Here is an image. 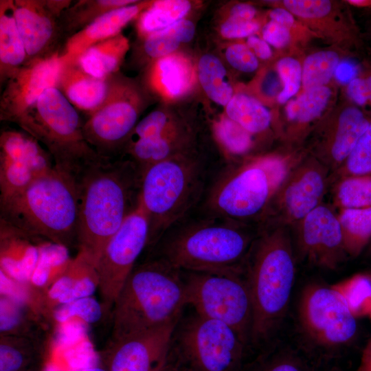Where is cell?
<instances>
[{
	"instance_id": "19",
	"label": "cell",
	"mask_w": 371,
	"mask_h": 371,
	"mask_svg": "<svg viewBox=\"0 0 371 371\" xmlns=\"http://www.w3.org/2000/svg\"><path fill=\"white\" fill-rule=\"evenodd\" d=\"M293 227L298 252L309 263L335 269L348 257L332 207L322 203Z\"/></svg>"
},
{
	"instance_id": "7",
	"label": "cell",
	"mask_w": 371,
	"mask_h": 371,
	"mask_svg": "<svg viewBox=\"0 0 371 371\" xmlns=\"http://www.w3.org/2000/svg\"><path fill=\"white\" fill-rule=\"evenodd\" d=\"M205 176V164L196 150L157 162L143 172L139 205L148 220V248L199 201Z\"/></svg>"
},
{
	"instance_id": "16",
	"label": "cell",
	"mask_w": 371,
	"mask_h": 371,
	"mask_svg": "<svg viewBox=\"0 0 371 371\" xmlns=\"http://www.w3.org/2000/svg\"><path fill=\"white\" fill-rule=\"evenodd\" d=\"M54 168L52 156L24 131L2 130L0 135V201L19 192Z\"/></svg>"
},
{
	"instance_id": "4",
	"label": "cell",
	"mask_w": 371,
	"mask_h": 371,
	"mask_svg": "<svg viewBox=\"0 0 371 371\" xmlns=\"http://www.w3.org/2000/svg\"><path fill=\"white\" fill-rule=\"evenodd\" d=\"M186 305L183 271L151 256L135 266L117 296L111 339L179 321Z\"/></svg>"
},
{
	"instance_id": "26",
	"label": "cell",
	"mask_w": 371,
	"mask_h": 371,
	"mask_svg": "<svg viewBox=\"0 0 371 371\" xmlns=\"http://www.w3.org/2000/svg\"><path fill=\"white\" fill-rule=\"evenodd\" d=\"M109 78L92 76L83 71L77 63H65L56 87L76 109L89 115L106 98Z\"/></svg>"
},
{
	"instance_id": "31",
	"label": "cell",
	"mask_w": 371,
	"mask_h": 371,
	"mask_svg": "<svg viewBox=\"0 0 371 371\" xmlns=\"http://www.w3.org/2000/svg\"><path fill=\"white\" fill-rule=\"evenodd\" d=\"M196 75L208 98L225 107L235 93L221 59L212 54H203L197 62Z\"/></svg>"
},
{
	"instance_id": "40",
	"label": "cell",
	"mask_w": 371,
	"mask_h": 371,
	"mask_svg": "<svg viewBox=\"0 0 371 371\" xmlns=\"http://www.w3.org/2000/svg\"><path fill=\"white\" fill-rule=\"evenodd\" d=\"M345 299L358 318L371 311V273H359L333 286Z\"/></svg>"
},
{
	"instance_id": "23",
	"label": "cell",
	"mask_w": 371,
	"mask_h": 371,
	"mask_svg": "<svg viewBox=\"0 0 371 371\" xmlns=\"http://www.w3.org/2000/svg\"><path fill=\"white\" fill-rule=\"evenodd\" d=\"M151 1L137 2L113 10L66 40L61 53L66 63L76 62L90 47L120 33L130 21L137 18Z\"/></svg>"
},
{
	"instance_id": "21",
	"label": "cell",
	"mask_w": 371,
	"mask_h": 371,
	"mask_svg": "<svg viewBox=\"0 0 371 371\" xmlns=\"http://www.w3.org/2000/svg\"><path fill=\"white\" fill-rule=\"evenodd\" d=\"M281 7L315 36L340 45L341 48H357L360 44L359 30L340 3L329 0H284Z\"/></svg>"
},
{
	"instance_id": "57",
	"label": "cell",
	"mask_w": 371,
	"mask_h": 371,
	"mask_svg": "<svg viewBox=\"0 0 371 371\" xmlns=\"http://www.w3.org/2000/svg\"><path fill=\"white\" fill-rule=\"evenodd\" d=\"M365 251H366V256L371 258V241Z\"/></svg>"
},
{
	"instance_id": "37",
	"label": "cell",
	"mask_w": 371,
	"mask_h": 371,
	"mask_svg": "<svg viewBox=\"0 0 371 371\" xmlns=\"http://www.w3.org/2000/svg\"><path fill=\"white\" fill-rule=\"evenodd\" d=\"M341 56L335 49L308 54L302 64L303 91L327 86L339 66Z\"/></svg>"
},
{
	"instance_id": "12",
	"label": "cell",
	"mask_w": 371,
	"mask_h": 371,
	"mask_svg": "<svg viewBox=\"0 0 371 371\" xmlns=\"http://www.w3.org/2000/svg\"><path fill=\"white\" fill-rule=\"evenodd\" d=\"M172 339L190 371H240L247 347L230 326L196 313Z\"/></svg>"
},
{
	"instance_id": "52",
	"label": "cell",
	"mask_w": 371,
	"mask_h": 371,
	"mask_svg": "<svg viewBox=\"0 0 371 371\" xmlns=\"http://www.w3.org/2000/svg\"><path fill=\"white\" fill-rule=\"evenodd\" d=\"M257 10L252 5L238 3L232 6L229 10L227 19L240 21H253Z\"/></svg>"
},
{
	"instance_id": "9",
	"label": "cell",
	"mask_w": 371,
	"mask_h": 371,
	"mask_svg": "<svg viewBox=\"0 0 371 371\" xmlns=\"http://www.w3.org/2000/svg\"><path fill=\"white\" fill-rule=\"evenodd\" d=\"M148 96L145 87L135 80L118 72L109 76L106 98L83 124L85 139L99 155L122 156L148 104Z\"/></svg>"
},
{
	"instance_id": "25",
	"label": "cell",
	"mask_w": 371,
	"mask_h": 371,
	"mask_svg": "<svg viewBox=\"0 0 371 371\" xmlns=\"http://www.w3.org/2000/svg\"><path fill=\"white\" fill-rule=\"evenodd\" d=\"M331 96L330 88L323 86L304 90L295 99L286 102L287 124L282 135L291 149L306 140L313 124H315L324 115Z\"/></svg>"
},
{
	"instance_id": "53",
	"label": "cell",
	"mask_w": 371,
	"mask_h": 371,
	"mask_svg": "<svg viewBox=\"0 0 371 371\" xmlns=\"http://www.w3.org/2000/svg\"><path fill=\"white\" fill-rule=\"evenodd\" d=\"M357 371H371V340L364 348Z\"/></svg>"
},
{
	"instance_id": "3",
	"label": "cell",
	"mask_w": 371,
	"mask_h": 371,
	"mask_svg": "<svg viewBox=\"0 0 371 371\" xmlns=\"http://www.w3.org/2000/svg\"><path fill=\"white\" fill-rule=\"evenodd\" d=\"M289 229L259 227L245 263L244 276L253 307L251 345L267 341L288 308L295 276Z\"/></svg>"
},
{
	"instance_id": "39",
	"label": "cell",
	"mask_w": 371,
	"mask_h": 371,
	"mask_svg": "<svg viewBox=\"0 0 371 371\" xmlns=\"http://www.w3.org/2000/svg\"><path fill=\"white\" fill-rule=\"evenodd\" d=\"M67 249L55 244L42 248L30 280L32 285L41 290L45 289L64 272L70 262L67 258Z\"/></svg>"
},
{
	"instance_id": "48",
	"label": "cell",
	"mask_w": 371,
	"mask_h": 371,
	"mask_svg": "<svg viewBox=\"0 0 371 371\" xmlns=\"http://www.w3.org/2000/svg\"><path fill=\"white\" fill-rule=\"evenodd\" d=\"M262 38L269 45L276 48H283L291 43L293 36L289 29L270 20L262 29Z\"/></svg>"
},
{
	"instance_id": "44",
	"label": "cell",
	"mask_w": 371,
	"mask_h": 371,
	"mask_svg": "<svg viewBox=\"0 0 371 371\" xmlns=\"http://www.w3.org/2000/svg\"><path fill=\"white\" fill-rule=\"evenodd\" d=\"M274 351V350H273ZM255 371H313L306 361L291 349L272 352L260 361Z\"/></svg>"
},
{
	"instance_id": "5",
	"label": "cell",
	"mask_w": 371,
	"mask_h": 371,
	"mask_svg": "<svg viewBox=\"0 0 371 371\" xmlns=\"http://www.w3.org/2000/svg\"><path fill=\"white\" fill-rule=\"evenodd\" d=\"M1 221L34 238L77 247L78 202L74 177L55 167L0 201Z\"/></svg>"
},
{
	"instance_id": "11",
	"label": "cell",
	"mask_w": 371,
	"mask_h": 371,
	"mask_svg": "<svg viewBox=\"0 0 371 371\" xmlns=\"http://www.w3.org/2000/svg\"><path fill=\"white\" fill-rule=\"evenodd\" d=\"M183 275L187 304L196 313L230 326L251 345L253 307L244 274L183 271Z\"/></svg>"
},
{
	"instance_id": "20",
	"label": "cell",
	"mask_w": 371,
	"mask_h": 371,
	"mask_svg": "<svg viewBox=\"0 0 371 371\" xmlns=\"http://www.w3.org/2000/svg\"><path fill=\"white\" fill-rule=\"evenodd\" d=\"M73 1L12 0L14 19L23 39L27 60L48 57L58 50L63 39L60 18Z\"/></svg>"
},
{
	"instance_id": "55",
	"label": "cell",
	"mask_w": 371,
	"mask_h": 371,
	"mask_svg": "<svg viewBox=\"0 0 371 371\" xmlns=\"http://www.w3.org/2000/svg\"><path fill=\"white\" fill-rule=\"evenodd\" d=\"M344 2L346 4L358 8H371V0H346Z\"/></svg>"
},
{
	"instance_id": "35",
	"label": "cell",
	"mask_w": 371,
	"mask_h": 371,
	"mask_svg": "<svg viewBox=\"0 0 371 371\" xmlns=\"http://www.w3.org/2000/svg\"><path fill=\"white\" fill-rule=\"evenodd\" d=\"M37 337L1 335L0 371H25L40 353Z\"/></svg>"
},
{
	"instance_id": "38",
	"label": "cell",
	"mask_w": 371,
	"mask_h": 371,
	"mask_svg": "<svg viewBox=\"0 0 371 371\" xmlns=\"http://www.w3.org/2000/svg\"><path fill=\"white\" fill-rule=\"evenodd\" d=\"M213 131L218 144L229 156H245L254 146V135L225 113L214 122Z\"/></svg>"
},
{
	"instance_id": "18",
	"label": "cell",
	"mask_w": 371,
	"mask_h": 371,
	"mask_svg": "<svg viewBox=\"0 0 371 371\" xmlns=\"http://www.w3.org/2000/svg\"><path fill=\"white\" fill-rule=\"evenodd\" d=\"M179 321L117 339L104 357L106 371H165Z\"/></svg>"
},
{
	"instance_id": "27",
	"label": "cell",
	"mask_w": 371,
	"mask_h": 371,
	"mask_svg": "<svg viewBox=\"0 0 371 371\" xmlns=\"http://www.w3.org/2000/svg\"><path fill=\"white\" fill-rule=\"evenodd\" d=\"M28 62L25 47L13 12L12 0L0 1V82Z\"/></svg>"
},
{
	"instance_id": "54",
	"label": "cell",
	"mask_w": 371,
	"mask_h": 371,
	"mask_svg": "<svg viewBox=\"0 0 371 371\" xmlns=\"http://www.w3.org/2000/svg\"><path fill=\"white\" fill-rule=\"evenodd\" d=\"M363 77L368 91V104L371 106V67H366L361 73Z\"/></svg>"
},
{
	"instance_id": "58",
	"label": "cell",
	"mask_w": 371,
	"mask_h": 371,
	"mask_svg": "<svg viewBox=\"0 0 371 371\" xmlns=\"http://www.w3.org/2000/svg\"><path fill=\"white\" fill-rule=\"evenodd\" d=\"M368 315L370 317V319H371V311H370V313H369Z\"/></svg>"
},
{
	"instance_id": "41",
	"label": "cell",
	"mask_w": 371,
	"mask_h": 371,
	"mask_svg": "<svg viewBox=\"0 0 371 371\" xmlns=\"http://www.w3.org/2000/svg\"><path fill=\"white\" fill-rule=\"evenodd\" d=\"M1 335L36 337L31 330L25 305L8 293H1Z\"/></svg>"
},
{
	"instance_id": "28",
	"label": "cell",
	"mask_w": 371,
	"mask_h": 371,
	"mask_svg": "<svg viewBox=\"0 0 371 371\" xmlns=\"http://www.w3.org/2000/svg\"><path fill=\"white\" fill-rule=\"evenodd\" d=\"M129 48V40L120 33L90 47L74 63L92 76L107 78L118 72Z\"/></svg>"
},
{
	"instance_id": "2",
	"label": "cell",
	"mask_w": 371,
	"mask_h": 371,
	"mask_svg": "<svg viewBox=\"0 0 371 371\" xmlns=\"http://www.w3.org/2000/svg\"><path fill=\"white\" fill-rule=\"evenodd\" d=\"M195 222L171 227L150 249L183 271L243 274L258 235L249 224L209 215Z\"/></svg>"
},
{
	"instance_id": "30",
	"label": "cell",
	"mask_w": 371,
	"mask_h": 371,
	"mask_svg": "<svg viewBox=\"0 0 371 371\" xmlns=\"http://www.w3.org/2000/svg\"><path fill=\"white\" fill-rule=\"evenodd\" d=\"M192 8L187 0H158L151 3L137 17V30L139 36L164 30L185 19Z\"/></svg>"
},
{
	"instance_id": "10",
	"label": "cell",
	"mask_w": 371,
	"mask_h": 371,
	"mask_svg": "<svg viewBox=\"0 0 371 371\" xmlns=\"http://www.w3.org/2000/svg\"><path fill=\"white\" fill-rule=\"evenodd\" d=\"M297 312L300 331L311 352L327 358L334 357L356 337L357 317L333 286H306Z\"/></svg>"
},
{
	"instance_id": "34",
	"label": "cell",
	"mask_w": 371,
	"mask_h": 371,
	"mask_svg": "<svg viewBox=\"0 0 371 371\" xmlns=\"http://www.w3.org/2000/svg\"><path fill=\"white\" fill-rule=\"evenodd\" d=\"M338 218L348 257H358L371 241V207L339 210Z\"/></svg>"
},
{
	"instance_id": "45",
	"label": "cell",
	"mask_w": 371,
	"mask_h": 371,
	"mask_svg": "<svg viewBox=\"0 0 371 371\" xmlns=\"http://www.w3.org/2000/svg\"><path fill=\"white\" fill-rule=\"evenodd\" d=\"M54 316L58 322L78 317L88 323H94L102 317L101 305L91 297L73 301L55 308Z\"/></svg>"
},
{
	"instance_id": "49",
	"label": "cell",
	"mask_w": 371,
	"mask_h": 371,
	"mask_svg": "<svg viewBox=\"0 0 371 371\" xmlns=\"http://www.w3.org/2000/svg\"><path fill=\"white\" fill-rule=\"evenodd\" d=\"M346 93L350 102L359 107L368 104L367 87L361 74L349 80L346 86Z\"/></svg>"
},
{
	"instance_id": "15",
	"label": "cell",
	"mask_w": 371,
	"mask_h": 371,
	"mask_svg": "<svg viewBox=\"0 0 371 371\" xmlns=\"http://www.w3.org/2000/svg\"><path fill=\"white\" fill-rule=\"evenodd\" d=\"M370 122L371 115L362 108L346 103L318 120L307 136L310 140L305 151L331 175L346 160Z\"/></svg>"
},
{
	"instance_id": "8",
	"label": "cell",
	"mask_w": 371,
	"mask_h": 371,
	"mask_svg": "<svg viewBox=\"0 0 371 371\" xmlns=\"http://www.w3.org/2000/svg\"><path fill=\"white\" fill-rule=\"evenodd\" d=\"M77 109L56 87H49L17 125L50 154L54 167L76 177L102 157L89 144Z\"/></svg>"
},
{
	"instance_id": "51",
	"label": "cell",
	"mask_w": 371,
	"mask_h": 371,
	"mask_svg": "<svg viewBox=\"0 0 371 371\" xmlns=\"http://www.w3.org/2000/svg\"><path fill=\"white\" fill-rule=\"evenodd\" d=\"M245 43L258 58L267 60L272 56L270 45L262 38L254 34L247 37Z\"/></svg>"
},
{
	"instance_id": "47",
	"label": "cell",
	"mask_w": 371,
	"mask_h": 371,
	"mask_svg": "<svg viewBox=\"0 0 371 371\" xmlns=\"http://www.w3.org/2000/svg\"><path fill=\"white\" fill-rule=\"evenodd\" d=\"M256 21H240L226 19L219 27L221 35L227 39H236L254 35L260 29Z\"/></svg>"
},
{
	"instance_id": "1",
	"label": "cell",
	"mask_w": 371,
	"mask_h": 371,
	"mask_svg": "<svg viewBox=\"0 0 371 371\" xmlns=\"http://www.w3.org/2000/svg\"><path fill=\"white\" fill-rule=\"evenodd\" d=\"M74 178L78 254L95 267L110 238L139 206L142 173L127 157H102Z\"/></svg>"
},
{
	"instance_id": "42",
	"label": "cell",
	"mask_w": 371,
	"mask_h": 371,
	"mask_svg": "<svg viewBox=\"0 0 371 371\" xmlns=\"http://www.w3.org/2000/svg\"><path fill=\"white\" fill-rule=\"evenodd\" d=\"M359 175L371 176V122L344 163L330 175V185L340 178Z\"/></svg>"
},
{
	"instance_id": "46",
	"label": "cell",
	"mask_w": 371,
	"mask_h": 371,
	"mask_svg": "<svg viewBox=\"0 0 371 371\" xmlns=\"http://www.w3.org/2000/svg\"><path fill=\"white\" fill-rule=\"evenodd\" d=\"M224 56L232 67L241 72H254L259 66L258 58L246 43L229 44L224 50Z\"/></svg>"
},
{
	"instance_id": "43",
	"label": "cell",
	"mask_w": 371,
	"mask_h": 371,
	"mask_svg": "<svg viewBox=\"0 0 371 371\" xmlns=\"http://www.w3.org/2000/svg\"><path fill=\"white\" fill-rule=\"evenodd\" d=\"M276 69L282 84L277 100L280 104H284L298 93L302 85V67L296 58L284 56L278 61Z\"/></svg>"
},
{
	"instance_id": "36",
	"label": "cell",
	"mask_w": 371,
	"mask_h": 371,
	"mask_svg": "<svg viewBox=\"0 0 371 371\" xmlns=\"http://www.w3.org/2000/svg\"><path fill=\"white\" fill-rule=\"evenodd\" d=\"M333 203L339 210L371 207V176H348L333 182Z\"/></svg>"
},
{
	"instance_id": "24",
	"label": "cell",
	"mask_w": 371,
	"mask_h": 371,
	"mask_svg": "<svg viewBox=\"0 0 371 371\" xmlns=\"http://www.w3.org/2000/svg\"><path fill=\"white\" fill-rule=\"evenodd\" d=\"M95 267L80 254L70 260L64 272L38 293L40 304L55 308L82 298L90 297L98 289Z\"/></svg>"
},
{
	"instance_id": "29",
	"label": "cell",
	"mask_w": 371,
	"mask_h": 371,
	"mask_svg": "<svg viewBox=\"0 0 371 371\" xmlns=\"http://www.w3.org/2000/svg\"><path fill=\"white\" fill-rule=\"evenodd\" d=\"M136 0H80L72 3L62 13L60 28L63 38L82 30L104 14L131 4Z\"/></svg>"
},
{
	"instance_id": "6",
	"label": "cell",
	"mask_w": 371,
	"mask_h": 371,
	"mask_svg": "<svg viewBox=\"0 0 371 371\" xmlns=\"http://www.w3.org/2000/svg\"><path fill=\"white\" fill-rule=\"evenodd\" d=\"M305 155L290 149L245 157L211 188L205 205L209 215L260 224L286 176Z\"/></svg>"
},
{
	"instance_id": "17",
	"label": "cell",
	"mask_w": 371,
	"mask_h": 371,
	"mask_svg": "<svg viewBox=\"0 0 371 371\" xmlns=\"http://www.w3.org/2000/svg\"><path fill=\"white\" fill-rule=\"evenodd\" d=\"M66 61L58 51L28 61L5 82L0 98V120L17 124L48 88L56 87Z\"/></svg>"
},
{
	"instance_id": "22",
	"label": "cell",
	"mask_w": 371,
	"mask_h": 371,
	"mask_svg": "<svg viewBox=\"0 0 371 371\" xmlns=\"http://www.w3.org/2000/svg\"><path fill=\"white\" fill-rule=\"evenodd\" d=\"M196 66L186 54L175 52L150 63L144 76L145 89L164 101L187 95L196 80Z\"/></svg>"
},
{
	"instance_id": "14",
	"label": "cell",
	"mask_w": 371,
	"mask_h": 371,
	"mask_svg": "<svg viewBox=\"0 0 371 371\" xmlns=\"http://www.w3.org/2000/svg\"><path fill=\"white\" fill-rule=\"evenodd\" d=\"M149 223L139 204L106 244L95 269L103 304L113 306L126 278L143 251L148 247Z\"/></svg>"
},
{
	"instance_id": "50",
	"label": "cell",
	"mask_w": 371,
	"mask_h": 371,
	"mask_svg": "<svg viewBox=\"0 0 371 371\" xmlns=\"http://www.w3.org/2000/svg\"><path fill=\"white\" fill-rule=\"evenodd\" d=\"M269 16L271 20L289 29L292 36H293L294 33L297 34L296 30H299L302 29V27H304L292 13L282 7H276L271 10Z\"/></svg>"
},
{
	"instance_id": "32",
	"label": "cell",
	"mask_w": 371,
	"mask_h": 371,
	"mask_svg": "<svg viewBox=\"0 0 371 371\" xmlns=\"http://www.w3.org/2000/svg\"><path fill=\"white\" fill-rule=\"evenodd\" d=\"M225 114L254 136L266 132L272 122L270 111L256 98L243 93L234 95Z\"/></svg>"
},
{
	"instance_id": "59",
	"label": "cell",
	"mask_w": 371,
	"mask_h": 371,
	"mask_svg": "<svg viewBox=\"0 0 371 371\" xmlns=\"http://www.w3.org/2000/svg\"><path fill=\"white\" fill-rule=\"evenodd\" d=\"M165 371H168V370L166 369ZM170 371H172V370H170Z\"/></svg>"
},
{
	"instance_id": "33",
	"label": "cell",
	"mask_w": 371,
	"mask_h": 371,
	"mask_svg": "<svg viewBox=\"0 0 371 371\" xmlns=\"http://www.w3.org/2000/svg\"><path fill=\"white\" fill-rule=\"evenodd\" d=\"M195 34V25L183 19L170 27L142 38V52L150 63L177 52L182 43L190 42Z\"/></svg>"
},
{
	"instance_id": "56",
	"label": "cell",
	"mask_w": 371,
	"mask_h": 371,
	"mask_svg": "<svg viewBox=\"0 0 371 371\" xmlns=\"http://www.w3.org/2000/svg\"><path fill=\"white\" fill-rule=\"evenodd\" d=\"M76 371H106V370L104 368L93 367V368H86L80 369Z\"/></svg>"
},
{
	"instance_id": "13",
	"label": "cell",
	"mask_w": 371,
	"mask_h": 371,
	"mask_svg": "<svg viewBox=\"0 0 371 371\" xmlns=\"http://www.w3.org/2000/svg\"><path fill=\"white\" fill-rule=\"evenodd\" d=\"M330 177L324 164L306 153L278 188L259 227L294 226L323 203Z\"/></svg>"
}]
</instances>
